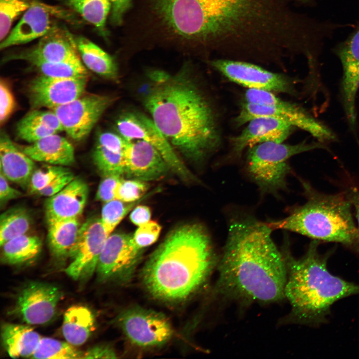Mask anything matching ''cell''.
<instances>
[{"label": "cell", "mask_w": 359, "mask_h": 359, "mask_svg": "<svg viewBox=\"0 0 359 359\" xmlns=\"http://www.w3.org/2000/svg\"><path fill=\"white\" fill-rule=\"evenodd\" d=\"M272 231L266 222L252 217L231 220L218 262L216 289L220 294L263 303L285 298L287 267Z\"/></svg>", "instance_id": "6da1fadb"}, {"label": "cell", "mask_w": 359, "mask_h": 359, "mask_svg": "<svg viewBox=\"0 0 359 359\" xmlns=\"http://www.w3.org/2000/svg\"><path fill=\"white\" fill-rule=\"evenodd\" d=\"M144 104L175 149L195 161L215 152L221 141L218 116L210 101L184 70L149 72Z\"/></svg>", "instance_id": "7a4b0ae2"}, {"label": "cell", "mask_w": 359, "mask_h": 359, "mask_svg": "<svg viewBox=\"0 0 359 359\" xmlns=\"http://www.w3.org/2000/svg\"><path fill=\"white\" fill-rule=\"evenodd\" d=\"M217 262L206 228L199 223L184 224L171 231L152 253L141 279L155 298L180 302L205 283Z\"/></svg>", "instance_id": "3957f363"}, {"label": "cell", "mask_w": 359, "mask_h": 359, "mask_svg": "<svg viewBox=\"0 0 359 359\" xmlns=\"http://www.w3.org/2000/svg\"><path fill=\"white\" fill-rule=\"evenodd\" d=\"M319 241L312 240L306 253L293 257L287 246L283 252L287 271L285 297L297 322L319 326L327 322L331 306L337 301L359 294V285L332 274L327 267L330 252L321 254Z\"/></svg>", "instance_id": "277c9868"}, {"label": "cell", "mask_w": 359, "mask_h": 359, "mask_svg": "<svg viewBox=\"0 0 359 359\" xmlns=\"http://www.w3.org/2000/svg\"><path fill=\"white\" fill-rule=\"evenodd\" d=\"M305 202L292 208L288 215L266 222L273 231L294 232L318 241L341 243L359 251V229L355 222L353 206L344 191L326 194L301 180Z\"/></svg>", "instance_id": "5b68a950"}, {"label": "cell", "mask_w": 359, "mask_h": 359, "mask_svg": "<svg viewBox=\"0 0 359 359\" xmlns=\"http://www.w3.org/2000/svg\"><path fill=\"white\" fill-rule=\"evenodd\" d=\"M326 148L322 143L305 141L297 144L268 142L248 149L246 170L263 194L277 195L287 188V179L292 169L289 160L294 156Z\"/></svg>", "instance_id": "8992f818"}, {"label": "cell", "mask_w": 359, "mask_h": 359, "mask_svg": "<svg viewBox=\"0 0 359 359\" xmlns=\"http://www.w3.org/2000/svg\"><path fill=\"white\" fill-rule=\"evenodd\" d=\"M258 117H271L283 121L309 133L322 143L336 139L329 128L297 105L280 98L272 92L247 89L244 101L235 119V125L241 126Z\"/></svg>", "instance_id": "52a82bcc"}, {"label": "cell", "mask_w": 359, "mask_h": 359, "mask_svg": "<svg viewBox=\"0 0 359 359\" xmlns=\"http://www.w3.org/2000/svg\"><path fill=\"white\" fill-rule=\"evenodd\" d=\"M116 126L118 133L126 140H142L152 145L160 153L171 170L180 178L187 180H196L151 118L141 113L127 112L120 116Z\"/></svg>", "instance_id": "ba28073f"}, {"label": "cell", "mask_w": 359, "mask_h": 359, "mask_svg": "<svg viewBox=\"0 0 359 359\" xmlns=\"http://www.w3.org/2000/svg\"><path fill=\"white\" fill-rule=\"evenodd\" d=\"M210 64L227 79L247 89L274 93L295 94L296 92L295 83L291 78L251 62L220 58L210 61Z\"/></svg>", "instance_id": "9c48e42d"}, {"label": "cell", "mask_w": 359, "mask_h": 359, "mask_svg": "<svg viewBox=\"0 0 359 359\" xmlns=\"http://www.w3.org/2000/svg\"><path fill=\"white\" fill-rule=\"evenodd\" d=\"M116 100L111 96L84 93L51 110L58 117L63 131L73 140L79 142L87 137L102 115Z\"/></svg>", "instance_id": "30bf717a"}, {"label": "cell", "mask_w": 359, "mask_h": 359, "mask_svg": "<svg viewBox=\"0 0 359 359\" xmlns=\"http://www.w3.org/2000/svg\"><path fill=\"white\" fill-rule=\"evenodd\" d=\"M118 323L128 340L143 348L162 346L172 338L174 331L162 314L140 307L128 308L118 317Z\"/></svg>", "instance_id": "8fae6325"}, {"label": "cell", "mask_w": 359, "mask_h": 359, "mask_svg": "<svg viewBox=\"0 0 359 359\" xmlns=\"http://www.w3.org/2000/svg\"><path fill=\"white\" fill-rule=\"evenodd\" d=\"M133 235L111 234L100 255L96 272L100 281L127 282L132 277L142 255Z\"/></svg>", "instance_id": "7c38bea8"}, {"label": "cell", "mask_w": 359, "mask_h": 359, "mask_svg": "<svg viewBox=\"0 0 359 359\" xmlns=\"http://www.w3.org/2000/svg\"><path fill=\"white\" fill-rule=\"evenodd\" d=\"M109 234L100 218L88 219L81 225L79 236L65 272L73 279H86L96 272L100 255Z\"/></svg>", "instance_id": "4fadbf2b"}, {"label": "cell", "mask_w": 359, "mask_h": 359, "mask_svg": "<svg viewBox=\"0 0 359 359\" xmlns=\"http://www.w3.org/2000/svg\"><path fill=\"white\" fill-rule=\"evenodd\" d=\"M62 296L56 286L32 281L21 289L11 312L27 324H44L54 316Z\"/></svg>", "instance_id": "5bb4252c"}, {"label": "cell", "mask_w": 359, "mask_h": 359, "mask_svg": "<svg viewBox=\"0 0 359 359\" xmlns=\"http://www.w3.org/2000/svg\"><path fill=\"white\" fill-rule=\"evenodd\" d=\"M88 76L56 78L39 75L27 87V95L32 109H51L69 103L85 93Z\"/></svg>", "instance_id": "9a60e30c"}, {"label": "cell", "mask_w": 359, "mask_h": 359, "mask_svg": "<svg viewBox=\"0 0 359 359\" xmlns=\"http://www.w3.org/2000/svg\"><path fill=\"white\" fill-rule=\"evenodd\" d=\"M71 15L63 8L34 0L21 19L0 41V49L29 42L47 33L57 25L56 19H65Z\"/></svg>", "instance_id": "2e32d148"}, {"label": "cell", "mask_w": 359, "mask_h": 359, "mask_svg": "<svg viewBox=\"0 0 359 359\" xmlns=\"http://www.w3.org/2000/svg\"><path fill=\"white\" fill-rule=\"evenodd\" d=\"M343 68L340 85L342 103L348 124L354 132L357 124L356 98L359 88V26L335 49Z\"/></svg>", "instance_id": "e0dca14e"}, {"label": "cell", "mask_w": 359, "mask_h": 359, "mask_svg": "<svg viewBox=\"0 0 359 359\" xmlns=\"http://www.w3.org/2000/svg\"><path fill=\"white\" fill-rule=\"evenodd\" d=\"M80 58L73 36L66 28L56 25L40 38L31 48L9 55L4 60L59 62Z\"/></svg>", "instance_id": "ac0fdd59"}, {"label": "cell", "mask_w": 359, "mask_h": 359, "mask_svg": "<svg viewBox=\"0 0 359 359\" xmlns=\"http://www.w3.org/2000/svg\"><path fill=\"white\" fill-rule=\"evenodd\" d=\"M237 135L230 139L231 160L240 158L250 148L261 143H283L295 128L289 124L271 117H258L251 119Z\"/></svg>", "instance_id": "d6986e66"}, {"label": "cell", "mask_w": 359, "mask_h": 359, "mask_svg": "<svg viewBox=\"0 0 359 359\" xmlns=\"http://www.w3.org/2000/svg\"><path fill=\"white\" fill-rule=\"evenodd\" d=\"M124 175L145 181L163 177L171 170L160 153L142 140L128 141L124 152Z\"/></svg>", "instance_id": "ffe728a7"}, {"label": "cell", "mask_w": 359, "mask_h": 359, "mask_svg": "<svg viewBox=\"0 0 359 359\" xmlns=\"http://www.w3.org/2000/svg\"><path fill=\"white\" fill-rule=\"evenodd\" d=\"M88 192L86 182L75 177L62 190L46 200L47 221L79 218L86 204Z\"/></svg>", "instance_id": "44dd1931"}, {"label": "cell", "mask_w": 359, "mask_h": 359, "mask_svg": "<svg viewBox=\"0 0 359 359\" xmlns=\"http://www.w3.org/2000/svg\"><path fill=\"white\" fill-rule=\"evenodd\" d=\"M0 173L8 180L27 189L35 169L34 161L1 132L0 139Z\"/></svg>", "instance_id": "7402d4cb"}, {"label": "cell", "mask_w": 359, "mask_h": 359, "mask_svg": "<svg viewBox=\"0 0 359 359\" xmlns=\"http://www.w3.org/2000/svg\"><path fill=\"white\" fill-rule=\"evenodd\" d=\"M20 149L35 162L67 167L72 165L75 161L73 146L57 133Z\"/></svg>", "instance_id": "603a6c76"}, {"label": "cell", "mask_w": 359, "mask_h": 359, "mask_svg": "<svg viewBox=\"0 0 359 359\" xmlns=\"http://www.w3.org/2000/svg\"><path fill=\"white\" fill-rule=\"evenodd\" d=\"M3 347L12 358L31 357L42 337L25 325L4 324L1 327Z\"/></svg>", "instance_id": "cb8c5ba5"}, {"label": "cell", "mask_w": 359, "mask_h": 359, "mask_svg": "<svg viewBox=\"0 0 359 359\" xmlns=\"http://www.w3.org/2000/svg\"><path fill=\"white\" fill-rule=\"evenodd\" d=\"M75 39L80 58L87 68L106 79L118 81L117 64L111 55L85 37L75 36Z\"/></svg>", "instance_id": "d4e9b609"}, {"label": "cell", "mask_w": 359, "mask_h": 359, "mask_svg": "<svg viewBox=\"0 0 359 359\" xmlns=\"http://www.w3.org/2000/svg\"><path fill=\"white\" fill-rule=\"evenodd\" d=\"M48 242L52 255L62 259L69 257L80 232L79 218L47 221Z\"/></svg>", "instance_id": "484cf974"}, {"label": "cell", "mask_w": 359, "mask_h": 359, "mask_svg": "<svg viewBox=\"0 0 359 359\" xmlns=\"http://www.w3.org/2000/svg\"><path fill=\"white\" fill-rule=\"evenodd\" d=\"M94 328V316L88 308L75 305L65 311L62 332L66 342L76 347L84 344Z\"/></svg>", "instance_id": "4316f807"}, {"label": "cell", "mask_w": 359, "mask_h": 359, "mask_svg": "<svg viewBox=\"0 0 359 359\" xmlns=\"http://www.w3.org/2000/svg\"><path fill=\"white\" fill-rule=\"evenodd\" d=\"M0 247L3 263L22 265L36 259L41 252L42 242L38 236L26 233L5 242Z\"/></svg>", "instance_id": "83f0119b"}, {"label": "cell", "mask_w": 359, "mask_h": 359, "mask_svg": "<svg viewBox=\"0 0 359 359\" xmlns=\"http://www.w3.org/2000/svg\"><path fill=\"white\" fill-rule=\"evenodd\" d=\"M66 4L85 21L93 25L99 34L106 38L107 16L111 10L110 0H65Z\"/></svg>", "instance_id": "f1b7e54d"}, {"label": "cell", "mask_w": 359, "mask_h": 359, "mask_svg": "<svg viewBox=\"0 0 359 359\" xmlns=\"http://www.w3.org/2000/svg\"><path fill=\"white\" fill-rule=\"evenodd\" d=\"M31 224L28 211L24 207H15L3 212L0 217V245L26 234Z\"/></svg>", "instance_id": "f546056e"}, {"label": "cell", "mask_w": 359, "mask_h": 359, "mask_svg": "<svg viewBox=\"0 0 359 359\" xmlns=\"http://www.w3.org/2000/svg\"><path fill=\"white\" fill-rule=\"evenodd\" d=\"M30 68L39 75L56 78H78L88 73L81 58L59 62H32Z\"/></svg>", "instance_id": "4dcf8cb0"}, {"label": "cell", "mask_w": 359, "mask_h": 359, "mask_svg": "<svg viewBox=\"0 0 359 359\" xmlns=\"http://www.w3.org/2000/svg\"><path fill=\"white\" fill-rule=\"evenodd\" d=\"M84 352L67 342L50 338H42L31 357L35 359H83Z\"/></svg>", "instance_id": "1f68e13d"}, {"label": "cell", "mask_w": 359, "mask_h": 359, "mask_svg": "<svg viewBox=\"0 0 359 359\" xmlns=\"http://www.w3.org/2000/svg\"><path fill=\"white\" fill-rule=\"evenodd\" d=\"M124 152L114 151L96 144L92 158L103 177L124 175Z\"/></svg>", "instance_id": "d6a6232c"}, {"label": "cell", "mask_w": 359, "mask_h": 359, "mask_svg": "<svg viewBox=\"0 0 359 359\" xmlns=\"http://www.w3.org/2000/svg\"><path fill=\"white\" fill-rule=\"evenodd\" d=\"M34 0H0V40L10 32L15 20L33 3Z\"/></svg>", "instance_id": "836d02e7"}, {"label": "cell", "mask_w": 359, "mask_h": 359, "mask_svg": "<svg viewBox=\"0 0 359 359\" xmlns=\"http://www.w3.org/2000/svg\"><path fill=\"white\" fill-rule=\"evenodd\" d=\"M140 200L128 203L115 199L104 203L100 219L109 234L112 233L127 214Z\"/></svg>", "instance_id": "e575fe53"}, {"label": "cell", "mask_w": 359, "mask_h": 359, "mask_svg": "<svg viewBox=\"0 0 359 359\" xmlns=\"http://www.w3.org/2000/svg\"><path fill=\"white\" fill-rule=\"evenodd\" d=\"M68 169L64 166L45 164L35 168L31 177L28 188V193L37 194L57 177Z\"/></svg>", "instance_id": "d590c367"}, {"label": "cell", "mask_w": 359, "mask_h": 359, "mask_svg": "<svg viewBox=\"0 0 359 359\" xmlns=\"http://www.w3.org/2000/svg\"><path fill=\"white\" fill-rule=\"evenodd\" d=\"M17 137L28 143H33L48 136L58 132L24 116L16 127Z\"/></svg>", "instance_id": "8d00e7d4"}, {"label": "cell", "mask_w": 359, "mask_h": 359, "mask_svg": "<svg viewBox=\"0 0 359 359\" xmlns=\"http://www.w3.org/2000/svg\"><path fill=\"white\" fill-rule=\"evenodd\" d=\"M148 187L145 181L122 178L116 189V199L128 203L138 201L144 195Z\"/></svg>", "instance_id": "74e56055"}, {"label": "cell", "mask_w": 359, "mask_h": 359, "mask_svg": "<svg viewBox=\"0 0 359 359\" xmlns=\"http://www.w3.org/2000/svg\"><path fill=\"white\" fill-rule=\"evenodd\" d=\"M161 231V225L155 221L150 220L136 229L133 235L134 241L137 247L143 250L158 240Z\"/></svg>", "instance_id": "f35d334b"}, {"label": "cell", "mask_w": 359, "mask_h": 359, "mask_svg": "<svg viewBox=\"0 0 359 359\" xmlns=\"http://www.w3.org/2000/svg\"><path fill=\"white\" fill-rule=\"evenodd\" d=\"M16 106L14 96L7 83L3 79L0 82V122L3 124L14 111Z\"/></svg>", "instance_id": "ab89813d"}, {"label": "cell", "mask_w": 359, "mask_h": 359, "mask_svg": "<svg viewBox=\"0 0 359 359\" xmlns=\"http://www.w3.org/2000/svg\"><path fill=\"white\" fill-rule=\"evenodd\" d=\"M121 176L108 175L103 176L96 194L97 200L105 203L116 199V191Z\"/></svg>", "instance_id": "60d3db41"}, {"label": "cell", "mask_w": 359, "mask_h": 359, "mask_svg": "<svg viewBox=\"0 0 359 359\" xmlns=\"http://www.w3.org/2000/svg\"><path fill=\"white\" fill-rule=\"evenodd\" d=\"M25 116L58 132L63 131L61 122L52 110L41 111L39 109H32Z\"/></svg>", "instance_id": "b9f144b4"}, {"label": "cell", "mask_w": 359, "mask_h": 359, "mask_svg": "<svg viewBox=\"0 0 359 359\" xmlns=\"http://www.w3.org/2000/svg\"><path fill=\"white\" fill-rule=\"evenodd\" d=\"M74 178V174L68 170L53 180L47 186L40 190L37 194L48 197L54 195L62 190Z\"/></svg>", "instance_id": "7bdbcfd3"}, {"label": "cell", "mask_w": 359, "mask_h": 359, "mask_svg": "<svg viewBox=\"0 0 359 359\" xmlns=\"http://www.w3.org/2000/svg\"><path fill=\"white\" fill-rule=\"evenodd\" d=\"M111 3V23L115 26L120 25L124 16L132 6V0H110Z\"/></svg>", "instance_id": "ee69618b"}, {"label": "cell", "mask_w": 359, "mask_h": 359, "mask_svg": "<svg viewBox=\"0 0 359 359\" xmlns=\"http://www.w3.org/2000/svg\"><path fill=\"white\" fill-rule=\"evenodd\" d=\"M117 358V354L113 348L106 345H99L85 352L83 359H115Z\"/></svg>", "instance_id": "f6af8a7d"}, {"label": "cell", "mask_w": 359, "mask_h": 359, "mask_svg": "<svg viewBox=\"0 0 359 359\" xmlns=\"http://www.w3.org/2000/svg\"><path fill=\"white\" fill-rule=\"evenodd\" d=\"M23 194L20 191L12 187L7 182V180L2 174H0V200L1 204L5 203L12 199L22 197Z\"/></svg>", "instance_id": "bcb514c9"}, {"label": "cell", "mask_w": 359, "mask_h": 359, "mask_svg": "<svg viewBox=\"0 0 359 359\" xmlns=\"http://www.w3.org/2000/svg\"><path fill=\"white\" fill-rule=\"evenodd\" d=\"M151 215V210L148 206L140 205L132 211L130 219L134 224L139 226L150 221Z\"/></svg>", "instance_id": "7dc6e473"}, {"label": "cell", "mask_w": 359, "mask_h": 359, "mask_svg": "<svg viewBox=\"0 0 359 359\" xmlns=\"http://www.w3.org/2000/svg\"><path fill=\"white\" fill-rule=\"evenodd\" d=\"M344 192L355 210L357 225L359 229V188L354 185H350L346 188Z\"/></svg>", "instance_id": "c3c4849f"}, {"label": "cell", "mask_w": 359, "mask_h": 359, "mask_svg": "<svg viewBox=\"0 0 359 359\" xmlns=\"http://www.w3.org/2000/svg\"><path fill=\"white\" fill-rule=\"evenodd\" d=\"M299 1H302V2H308L309 0H298Z\"/></svg>", "instance_id": "681fc988"}]
</instances>
